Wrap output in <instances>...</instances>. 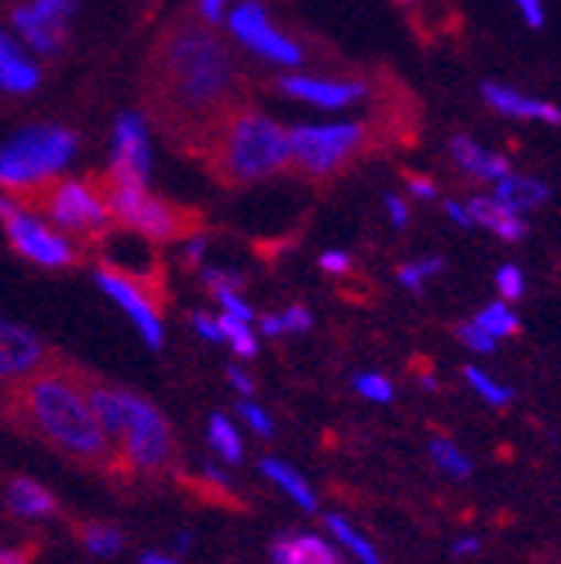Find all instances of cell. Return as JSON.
<instances>
[{
  "mask_svg": "<svg viewBox=\"0 0 561 564\" xmlns=\"http://www.w3.org/2000/svg\"><path fill=\"white\" fill-rule=\"evenodd\" d=\"M138 90L149 124L180 155L201 159L220 118L248 100V76L211 21L180 11L155 35Z\"/></svg>",
  "mask_w": 561,
  "mask_h": 564,
  "instance_id": "1",
  "label": "cell"
},
{
  "mask_svg": "<svg viewBox=\"0 0 561 564\" xmlns=\"http://www.w3.org/2000/svg\"><path fill=\"white\" fill-rule=\"evenodd\" d=\"M0 423L79 468L118 475L115 447L83 389V369L63 355H52L32 376L0 386Z\"/></svg>",
  "mask_w": 561,
  "mask_h": 564,
  "instance_id": "2",
  "label": "cell"
},
{
  "mask_svg": "<svg viewBox=\"0 0 561 564\" xmlns=\"http://www.w3.org/2000/svg\"><path fill=\"white\" fill-rule=\"evenodd\" d=\"M196 162L217 186L248 189L290 169V131L245 100L220 118Z\"/></svg>",
  "mask_w": 561,
  "mask_h": 564,
  "instance_id": "3",
  "label": "cell"
},
{
  "mask_svg": "<svg viewBox=\"0 0 561 564\" xmlns=\"http://www.w3.org/2000/svg\"><path fill=\"white\" fill-rule=\"evenodd\" d=\"M14 207L35 217H48L60 224V231L79 245L83 251H100L115 231V217L107 210L104 189L97 173L69 180V176H48L35 186H24L11 193Z\"/></svg>",
  "mask_w": 561,
  "mask_h": 564,
  "instance_id": "4",
  "label": "cell"
},
{
  "mask_svg": "<svg viewBox=\"0 0 561 564\" xmlns=\"http://www.w3.org/2000/svg\"><path fill=\"white\" fill-rule=\"evenodd\" d=\"M107 210L115 217V228L138 231L142 238L165 245V241H190L207 231V214L190 204H173L155 196L145 180L115 176L110 169L97 173Z\"/></svg>",
  "mask_w": 561,
  "mask_h": 564,
  "instance_id": "5",
  "label": "cell"
},
{
  "mask_svg": "<svg viewBox=\"0 0 561 564\" xmlns=\"http://www.w3.org/2000/svg\"><path fill=\"white\" fill-rule=\"evenodd\" d=\"M382 145V134L373 121L345 124H306L290 131V169L311 186H327L345 176L355 162L373 155Z\"/></svg>",
  "mask_w": 561,
  "mask_h": 564,
  "instance_id": "6",
  "label": "cell"
},
{
  "mask_svg": "<svg viewBox=\"0 0 561 564\" xmlns=\"http://www.w3.org/2000/svg\"><path fill=\"white\" fill-rule=\"evenodd\" d=\"M121 403H125V427L118 441V471L145 475V478L173 471L180 447L170 420L131 389H121Z\"/></svg>",
  "mask_w": 561,
  "mask_h": 564,
  "instance_id": "7",
  "label": "cell"
},
{
  "mask_svg": "<svg viewBox=\"0 0 561 564\" xmlns=\"http://www.w3.org/2000/svg\"><path fill=\"white\" fill-rule=\"evenodd\" d=\"M76 152V134L69 128L39 124L14 134L0 149V193H18L35 186L48 176H60V169Z\"/></svg>",
  "mask_w": 561,
  "mask_h": 564,
  "instance_id": "8",
  "label": "cell"
},
{
  "mask_svg": "<svg viewBox=\"0 0 561 564\" xmlns=\"http://www.w3.org/2000/svg\"><path fill=\"white\" fill-rule=\"evenodd\" d=\"M100 290L115 300L125 314L142 330V337L152 348H162V314L170 303V282H165V269L155 262L149 272H131L121 265H100L97 269Z\"/></svg>",
  "mask_w": 561,
  "mask_h": 564,
  "instance_id": "9",
  "label": "cell"
},
{
  "mask_svg": "<svg viewBox=\"0 0 561 564\" xmlns=\"http://www.w3.org/2000/svg\"><path fill=\"white\" fill-rule=\"evenodd\" d=\"M4 235L8 245L18 251L21 259L35 262L42 269H79L87 262V251L73 245L66 235L52 231L48 224H42L35 214H11L4 217Z\"/></svg>",
  "mask_w": 561,
  "mask_h": 564,
  "instance_id": "10",
  "label": "cell"
},
{
  "mask_svg": "<svg viewBox=\"0 0 561 564\" xmlns=\"http://www.w3.org/2000/svg\"><path fill=\"white\" fill-rule=\"evenodd\" d=\"M228 24L251 52L262 55V59H269V63L300 66L306 59L300 42L287 39L283 32H276V28L269 24V14L259 0H241V4L235 8V14L228 18Z\"/></svg>",
  "mask_w": 561,
  "mask_h": 564,
  "instance_id": "11",
  "label": "cell"
},
{
  "mask_svg": "<svg viewBox=\"0 0 561 564\" xmlns=\"http://www.w3.org/2000/svg\"><path fill=\"white\" fill-rule=\"evenodd\" d=\"M272 87L287 97H296L303 104H314V107H352L358 100L373 97V83L362 79V76H331V79H321V76H279Z\"/></svg>",
  "mask_w": 561,
  "mask_h": 564,
  "instance_id": "12",
  "label": "cell"
},
{
  "mask_svg": "<svg viewBox=\"0 0 561 564\" xmlns=\"http://www.w3.org/2000/svg\"><path fill=\"white\" fill-rule=\"evenodd\" d=\"M52 355L55 351L42 341L39 334L0 321V386H11L24 376L39 372Z\"/></svg>",
  "mask_w": 561,
  "mask_h": 564,
  "instance_id": "13",
  "label": "cell"
},
{
  "mask_svg": "<svg viewBox=\"0 0 561 564\" xmlns=\"http://www.w3.org/2000/svg\"><path fill=\"white\" fill-rule=\"evenodd\" d=\"M483 104L499 118H514V121H538V124H561V107L544 100V97H530L507 83H483Z\"/></svg>",
  "mask_w": 561,
  "mask_h": 564,
  "instance_id": "14",
  "label": "cell"
},
{
  "mask_svg": "<svg viewBox=\"0 0 561 564\" xmlns=\"http://www.w3.org/2000/svg\"><path fill=\"white\" fill-rule=\"evenodd\" d=\"M447 152H452V162L458 165V173L475 180V183H489L493 186L496 180L514 173V162L507 155L486 149L483 141H475L472 134H455L452 145H447Z\"/></svg>",
  "mask_w": 561,
  "mask_h": 564,
  "instance_id": "15",
  "label": "cell"
},
{
  "mask_svg": "<svg viewBox=\"0 0 561 564\" xmlns=\"http://www.w3.org/2000/svg\"><path fill=\"white\" fill-rule=\"evenodd\" d=\"M118 149L115 159H110V173L115 176H128V180H145L149 169V149H145V131H142V118L138 115H125L115 128Z\"/></svg>",
  "mask_w": 561,
  "mask_h": 564,
  "instance_id": "16",
  "label": "cell"
},
{
  "mask_svg": "<svg viewBox=\"0 0 561 564\" xmlns=\"http://www.w3.org/2000/svg\"><path fill=\"white\" fill-rule=\"evenodd\" d=\"M468 214H472V224L475 228H486L489 235H496L499 241H507V245H520L527 235H530V224L524 214H514L507 210L503 204H496L493 196L479 193V196H468L465 200Z\"/></svg>",
  "mask_w": 561,
  "mask_h": 564,
  "instance_id": "17",
  "label": "cell"
},
{
  "mask_svg": "<svg viewBox=\"0 0 561 564\" xmlns=\"http://www.w3.org/2000/svg\"><path fill=\"white\" fill-rule=\"evenodd\" d=\"M489 196H493L496 204L507 207V210L530 217L538 207H544L551 200V186L544 180H538V176H524V173H517V169H514V173H507L503 180L493 183Z\"/></svg>",
  "mask_w": 561,
  "mask_h": 564,
  "instance_id": "18",
  "label": "cell"
},
{
  "mask_svg": "<svg viewBox=\"0 0 561 564\" xmlns=\"http://www.w3.org/2000/svg\"><path fill=\"white\" fill-rule=\"evenodd\" d=\"M276 564H348L342 551L317 533H283L272 544Z\"/></svg>",
  "mask_w": 561,
  "mask_h": 564,
  "instance_id": "19",
  "label": "cell"
},
{
  "mask_svg": "<svg viewBox=\"0 0 561 564\" xmlns=\"http://www.w3.org/2000/svg\"><path fill=\"white\" fill-rule=\"evenodd\" d=\"M8 18L18 32L24 35V42L32 45L35 52L42 55H55L66 42H69V28H60V24H48L45 18H39L32 8L24 4V0H8Z\"/></svg>",
  "mask_w": 561,
  "mask_h": 564,
  "instance_id": "20",
  "label": "cell"
},
{
  "mask_svg": "<svg viewBox=\"0 0 561 564\" xmlns=\"http://www.w3.org/2000/svg\"><path fill=\"white\" fill-rule=\"evenodd\" d=\"M4 502L8 510L21 520H45V517H55L60 513V502H55V496L32 482V478H8L4 486Z\"/></svg>",
  "mask_w": 561,
  "mask_h": 564,
  "instance_id": "21",
  "label": "cell"
},
{
  "mask_svg": "<svg viewBox=\"0 0 561 564\" xmlns=\"http://www.w3.org/2000/svg\"><path fill=\"white\" fill-rule=\"evenodd\" d=\"M35 87H39V69L0 32V94H32Z\"/></svg>",
  "mask_w": 561,
  "mask_h": 564,
  "instance_id": "22",
  "label": "cell"
},
{
  "mask_svg": "<svg viewBox=\"0 0 561 564\" xmlns=\"http://www.w3.org/2000/svg\"><path fill=\"white\" fill-rule=\"evenodd\" d=\"M262 475L269 478L272 486L283 489V492L300 506V510H306V513H314V510H317V496H314V489L306 486V478L296 475L290 465L276 462V458H266V462H262Z\"/></svg>",
  "mask_w": 561,
  "mask_h": 564,
  "instance_id": "23",
  "label": "cell"
},
{
  "mask_svg": "<svg viewBox=\"0 0 561 564\" xmlns=\"http://www.w3.org/2000/svg\"><path fill=\"white\" fill-rule=\"evenodd\" d=\"M324 527H327V533L334 541H338L358 564H382V557H379V551L373 547V541L366 538L362 530H355L345 517H338V513H331L327 520H324Z\"/></svg>",
  "mask_w": 561,
  "mask_h": 564,
  "instance_id": "24",
  "label": "cell"
},
{
  "mask_svg": "<svg viewBox=\"0 0 561 564\" xmlns=\"http://www.w3.org/2000/svg\"><path fill=\"white\" fill-rule=\"evenodd\" d=\"M465 382H468V389L479 397L486 406H493V410H507L510 403H514V389L507 386V382H499V379H493L486 369H479V365H465Z\"/></svg>",
  "mask_w": 561,
  "mask_h": 564,
  "instance_id": "25",
  "label": "cell"
},
{
  "mask_svg": "<svg viewBox=\"0 0 561 564\" xmlns=\"http://www.w3.org/2000/svg\"><path fill=\"white\" fill-rule=\"evenodd\" d=\"M431 462L441 475L455 478V482H465V478L472 475V458L465 455V451L452 441V437H431Z\"/></svg>",
  "mask_w": 561,
  "mask_h": 564,
  "instance_id": "26",
  "label": "cell"
},
{
  "mask_svg": "<svg viewBox=\"0 0 561 564\" xmlns=\"http://www.w3.org/2000/svg\"><path fill=\"white\" fill-rule=\"evenodd\" d=\"M475 324H479L486 334H493L496 341H503V337H517L520 334V317H517V310L514 303L507 300H496V303H486L479 314L472 317Z\"/></svg>",
  "mask_w": 561,
  "mask_h": 564,
  "instance_id": "27",
  "label": "cell"
},
{
  "mask_svg": "<svg viewBox=\"0 0 561 564\" xmlns=\"http://www.w3.org/2000/svg\"><path fill=\"white\" fill-rule=\"evenodd\" d=\"M79 533V544L87 547L90 554H100V557H110V554H118L125 547V533L118 527H110V523H79L76 527Z\"/></svg>",
  "mask_w": 561,
  "mask_h": 564,
  "instance_id": "28",
  "label": "cell"
},
{
  "mask_svg": "<svg viewBox=\"0 0 561 564\" xmlns=\"http://www.w3.org/2000/svg\"><path fill=\"white\" fill-rule=\"evenodd\" d=\"M441 272H444V259H441V256H431V259H420V262L400 265V269H397V279H400V286L420 293V290L428 286V279H434V275H441Z\"/></svg>",
  "mask_w": 561,
  "mask_h": 564,
  "instance_id": "29",
  "label": "cell"
},
{
  "mask_svg": "<svg viewBox=\"0 0 561 564\" xmlns=\"http://www.w3.org/2000/svg\"><path fill=\"white\" fill-rule=\"evenodd\" d=\"M211 444L224 462H241V437L231 427L228 416H214L211 420Z\"/></svg>",
  "mask_w": 561,
  "mask_h": 564,
  "instance_id": "30",
  "label": "cell"
},
{
  "mask_svg": "<svg viewBox=\"0 0 561 564\" xmlns=\"http://www.w3.org/2000/svg\"><path fill=\"white\" fill-rule=\"evenodd\" d=\"M217 327H220V341H228L241 358H251V355H256V337L248 334V324H245V321L220 314V317H217Z\"/></svg>",
  "mask_w": 561,
  "mask_h": 564,
  "instance_id": "31",
  "label": "cell"
},
{
  "mask_svg": "<svg viewBox=\"0 0 561 564\" xmlns=\"http://www.w3.org/2000/svg\"><path fill=\"white\" fill-rule=\"evenodd\" d=\"M496 293L499 300H507V303H520L527 296V275L520 265L507 262V265H499L496 269Z\"/></svg>",
  "mask_w": 561,
  "mask_h": 564,
  "instance_id": "32",
  "label": "cell"
},
{
  "mask_svg": "<svg viewBox=\"0 0 561 564\" xmlns=\"http://www.w3.org/2000/svg\"><path fill=\"white\" fill-rule=\"evenodd\" d=\"M306 327H311V314H306L303 303H293L287 314H279V317H262L266 334H300Z\"/></svg>",
  "mask_w": 561,
  "mask_h": 564,
  "instance_id": "33",
  "label": "cell"
},
{
  "mask_svg": "<svg viewBox=\"0 0 561 564\" xmlns=\"http://www.w3.org/2000/svg\"><path fill=\"white\" fill-rule=\"evenodd\" d=\"M355 392L358 397H366L369 403H389L392 397H397V389H392V382L379 372H362L355 376Z\"/></svg>",
  "mask_w": 561,
  "mask_h": 564,
  "instance_id": "34",
  "label": "cell"
},
{
  "mask_svg": "<svg viewBox=\"0 0 561 564\" xmlns=\"http://www.w3.org/2000/svg\"><path fill=\"white\" fill-rule=\"evenodd\" d=\"M455 337H458V341L468 348V351H475V355H493L496 351V337L493 334H486L479 324H475V321H465V324H458L455 327Z\"/></svg>",
  "mask_w": 561,
  "mask_h": 564,
  "instance_id": "35",
  "label": "cell"
},
{
  "mask_svg": "<svg viewBox=\"0 0 561 564\" xmlns=\"http://www.w3.org/2000/svg\"><path fill=\"white\" fill-rule=\"evenodd\" d=\"M238 410H241V416H245V423H248V427L256 431L259 437H272V420H269V416H266V413H262V410H259L256 403H248V400H245V403H241Z\"/></svg>",
  "mask_w": 561,
  "mask_h": 564,
  "instance_id": "36",
  "label": "cell"
},
{
  "mask_svg": "<svg viewBox=\"0 0 561 564\" xmlns=\"http://www.w3.org/2000/svg\"><path fill=\"white\" fill-rule=\"evenodd\" d=\"M214 300L224 306V314H228V317H238V321H245V324L251 321V310L238 300V293H235V290H217V293H214Z\"/></svg>",
  "mask_w": 561,
  "mask_h": 564,
  "instance_id": "37",
  "label": "cell"
},
{
  "mask_svg": "<svg viewBox=\"0 0 561 564\" xmlns=\"http://www.w3.org/2000/svg\"><path fill=\"white\" fill-rule=\"evenodd\" d=\"M403 183H407V193H410V196H417V200H434V196H438V183H434L431 176L407 173V176H403Z\"/></svg>",
  "mask_w": 561,
  "mask_h": 564,
  "instance_id": "38",
  "label": "cell"
},
{
  "mask_svg": "<svg viewBox=\"0 0 561 564\" xmlns=\"http://www.w3.org/2000/svg\"><path fill=\"white\" fill-rule=\"evenodd\" d=\"M514 4H517L524 24L535 28V32H541V28H544V0H514Z\"/></svg>",
  "mask_w": 561,
  "mask_h": 564,
  "instance_id": "39",
  "label": "cell"
},
{
  "mask_svg": "<svg viewBox=\"0 0 561 564\" xmlns=\"http://www.w3.org/2000/svg\"><path fill=\"white\" fill-rule=\"evenodd\" d=\"M321 269L331 272V275H352L355 262H352L348 251H324V256H321Z\"/></svg>",
  "mask_w": 561,
  "mask_h": 564,
  "instance_id": "40",
  "label": "cell"
},
{
  "mask_svg": "<svg viewBox=\"0 0 561 564\" xmlns=\"http://www.w3.org/2000/svg\"><path fill=\"white\" fill-rule=\"evenodd\" d=\"M386 214H389V220H392V228H400V231L410 224V207H407L403 196H397V193H389V196H386Z\"/></svg>",
  "mask_w": 561,
  "mask_h": 564,
  "instance_id": "41",
  "label": "cell"
},
{
  "mask_svg": "<svg viewBox=\"0 0 561 564\" xmlns=\"http://www.w3.org/2000/svg\"><path fill=\"white\" fill-rule=\"evenodd\" d=\"M479 551H483V541H479V538H472V533H465V538H458V541L452 544V557H458V561L475 557Z\"/></svg>",
  "mask_w": 561,
  "mask_h": 564,
  "instance_id": "42",
  "label": "cell"
},
{
  "mask_svg": "<svg viewBox=\"0 0 561 564\" xmlns=\"http://www.w3.org/2000/svg\"><path fill=\"white\" fill-rule=\"evenodd\" d=\"M444 214L452 217L458 228H475L472 224V214H468V207L462 204V200H444Z\"/></svg>",
  "mask_w": 561,
  "mask_h": 564,
  "instance_id": "43",
  "label": "cell"
},
{
  "mask_svg": "<svg viewBox=\"0 0 561 564\" xmlns=\"http://www.w3.org/2000/svg\"><path fill=\"white\" fill-rule=\"evenodd\" d=\"M0 564H32V551H28V544H21V547L0 544Z\"/></svg>",
  "mask_w": 561,
  "mask_h": 564,
  "instance_id": "44",
  "label": "cell"
},
{
  "mask_svg": "<svg viewBox=\"0 0 561 564\" xmlns=\"http://www.w3.org/2000/svg\"><path fill=\"white\" fill-rule=\"evenodd\" d=\"M224 4H228V0H196V14H201L204 21H211V24H217L220 14H224Z\"/></svg>",
  "mask_w": 561,
  "mask_h": 564,
  "instance_id": "45",
  "label": "cell"
},
{
  "mask_svg": "<svg viewBox=\"0 0 561 564\" xmlns=\"http://www.w3.org/2000/svg\"><path fill=\"white\" fill-rule=\"evenodd\" d=\"M190 321H193L196 330H201V334L207 337V341H220V327H217V321H211L207 314H193Z\"/></svg>",
  "mask_w": 561,
  "mask_h": 564,
  "instance_id": "46",
  "label": "cell"
},
{
  "mask_svg": "<svg viewBox=\"0 0 561 564\" xmlns=\"http://www.w3.org/2000/svg\"><path fill=\"white\" fill-rule=\"evenodd\" d=\"M228 379H231V386H235L238 392H245V397H248L251 389H256V386H251V379H248L245 372H238V369H231V372H228Z\"/></svg>",
  "mask_w": 561,
  "mask_h": 564,
  "instance_id": "47",
  "label": "cell"
},
{
  "mask_svg": "<svg viewBox=\"0 0 561 564\" xmlns=\"http://www.w3.org/2000/svg\"><path fill=\"white\" fill-rule=\"evenodd\" d=\"M201 256H204V245H201V241H193L190 251H186V265H201Z\"/></svg>",
  "mask_w": 561,
  "mask_h": 564,
  "instance_id": "48",
  "label": "cell"
},
{
  "mask_svg": "<svg viewBox=\"0 0 561 564\" xmlns=\"http://www.w3.org/2000/svg\"><path fill=\"white\" fill-rule=\"evenodd\" d=\"M18 207H14V200H11V196L8 193H0V220H4V217H11Z\"/></svg>",
  "mask_w": 561,
  "mask_h": 564,
  "instance_id": "49",
  "label": "cell"
},
{
  "mask_svg": "<svg viewBox=\"0 0 561 564\" xmlns=\"http://www.w3.org/2000/svg\"><path fill=\"white\" fill-rule=\"evenodd\" d=\"M142 564H176V561L165 554H142Z\"/></svg>",
  "mask_w": 561,
  "mask_h": 564,
  "instance_id": "50",
  "label": "cell"
},
{
  "mask_svg": "<svg viewBox=\"0 0 561 564\" xmlns=\"http://www.w3.org/2000/svg\"><path fill=\"white\" fill-rule=\"evenodd\" d=\"M397 4H407L410 8V4H420V0H397Z\"/></svg>",
  "mask_w": 561,
  "mask_h": 564,
  "instance_id": "51",
  "label": "cell"
},
{
  "mask_svg": "<svg viewBox=\"0 0 561 564\" xmlns=\"http://www.w3.org/2000/svg\"><path fill=\"white\" fill-rule=\"evenodd\" d=\"M159 4H162V0H152V4H149V11H159Z\"/></svg>",
  "mask_w": 561,
  "mask_h": 564,
  "instance_id": "52",
  "label": "cell"
}]
</instances>
